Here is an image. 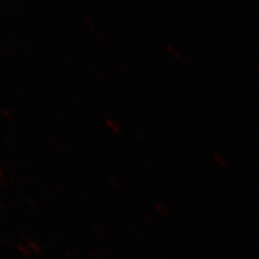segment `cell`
Masks as SVG:
<instances>
[{
	"instance_id": "1",
	"label": "cell",
	"mask_w": 259,
	"mask_h": 259,
	"mask_svg": "<svg viewBox=\"0 0 259 259\" xmlns=\"http://www.w3.org/2000/svg\"><path fill=\"white\" fill-rule=\"evenodd\" d=\"M214 159L216 161V163L220 165L221 167H227V166H228V162H227L225 157H223L221 155H215Z\"/></svg>"
}]
</instances>
